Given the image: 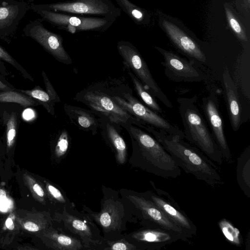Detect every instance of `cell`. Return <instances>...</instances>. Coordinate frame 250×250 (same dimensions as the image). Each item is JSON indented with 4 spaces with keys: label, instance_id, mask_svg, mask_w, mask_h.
<instances>
[{
    "label": "cell",
    "instance_id": "1",
    "mask_svg": "<svg viewBox=\"0 0 250 250\" xmlns=\"http://www.w3.org/2000/svg\"><path fill=\"white\" fill-rule=\"evenodd\" d=\"M140 128L152 135L186 173L212 188L224 184L217 165L195 146L185 141V138L147 125H141Z\"/></svg>",
    "mask_w": 250,
    "mask_h": 250
},
{
    "label": "cell",
    "instance_id": "2",
    "mask_svg": "<svg viewBox=\"0 0 250 250\" xmlns=\"http://www.w3.org/2000/svg\"><path fill=\"white\" fill-rule=\"evenodd\" d=\"M122 127L127 131L131 140L130 165L165 178L181 175V169L173 158L152 135L131 123L123 124Z\"/></svg>",
    "mask_w": 250,
    "mask_h": 250
},
{
    "label": "cell",
    "instance_id": "3",
    "mask_svg": "<svg viewBox=\"0 0 250 250\" xmlns=\"http://www.w3.org/2000/svg\"><path fill=\"white\" fill-rule=\"evenodd\" d=\"M177 102L185 139L215 164L221 165L224 160L222 153L197 106L196 97H179Z\"/></svg>",
    "mask_w": 250,
    "mask_h": 250
},
{
    "label": "cell",
    "instance_id": "4",
    "mask_svg": "<svg viewBox=\"0 0 250 250\" xmlns=\"http://www.w3.org/2000/svg\"><path fill=\"white\" fill-rule=\"evenodd\" d=\"M73 99L87 106L99 117L107 119L120 129L122 125L127 123L137 126L140 125L135 118L112 98L110 83L92 84L78 92Z\"/></svg>",
    "mask_w": 250,
    "mask_h": 250
},
{
    "label": "cell",
    "instance_id": "5",
    "mask_svg": "<svg viewBox=\"0 0 250 250\" xmlns=\"http://www.w3.org/2000/svg\"><path fill=\"white\" fill-rule=\"evenodd\" d=\"M112 98L123 109L130 114L140 124L147 125L167 133L185 138L184 132L147 106L142 104L130 88L122 87V84L110 83Z\"/></svg>",
    "mask_w": 250,
    "mask_h": 250
},
{
    "label": "cell",
    "instance_id": "6",
    "mask_svg": "<svg viewBox=\"0 0 250 250\" xmlns=\"http://www.w3.org/2000/svg\"><path fill=\"white\" fill-rule=\"evenodd\" d=\"M30 9L40 16L42 20L71 34L80 31L104 32L117 19L55 12L39 8L34 3L30 4Z\"/></svg>",
    "mask_w": 250,
    "mask_h": 250
},
{
    "label": "cell",
    "instance_id": "7",
    "mask_svg": "<svg viewBox=\"0 0 250 250\" xmlns=\"http://www.w3.org/2000/svg\"><path fill=\"white\" fill-rule=\"evenodd\" d=\"M117 47L125 68L132 72L153 97L167 107L172 108V103L157 84L146 63L135 46L129 42L121 41L117 43Z\"/></svg>",
    "mask_w": 250,
    "mask_h": 250
},
{
    "label": "cell",
    "instance_id": "8",
    "mask_svg": "<svg viewBox=\"0 0 250 250\" xmlns=\"http://www.w3.org/2000/svg\"><path fill=\"white\" fill-rule=\"evenodd\" d=\"M35 4L42 9L83 16L117 19L121 14V9L115 7L111 0H70Z\"/></svg>",
    "mask_w": 250,
    "mask_h": 250
},
{
    "label": "cell",
    "instance_id": "9",
    "mask_svg": "<svg viewBox=\"0 0 250 250\" xmlns=\"http://www.w3.org/2000/svg\"><path fill=\"white\" fill-rule=\"evenodd\" d=\"M42 21H30L23 29L24 36L35 41L60 62L71 64L72 60L63 46L62 36L47 29Z\"/></svg>",
    "mask_w": 250,
    "mask_h": 250
},
{
    "label": "cell",
    "instance_id": "10",
    "mask_svg": "<svg viewBox=\"0 0 250 250\" xmlns=\"http://www.w3.org/2000/svg\"><path fill=\"white\" fill-rule=\"evenodd\" d=\"M153 190L147 191L146 195L174 223L180 228L189 239L196 234L197 228L185 212L181 209L173 197L167 191L157 188L150 181Z\"/></svg>",
    "mask_w": 250,
    "mask_h": 250
},
{
    "label": "cell",
    "instance_id": "11",
    "mask_svg": "<svg viewBox=\"0 0 250 250\" xmlns=\"http://www.w3.org/2000/svg\"><path fill=\"white\" fill-rule=\"evenodd\" d=\"M127 197L137 211L143 226L174 231L187 237L182 229L171 221L145 192L134 193Z\"/></svg>",
    "mask_w": 250,
    "mask_h": 250
},
{
    "label": "cell",
    "instance_id": "12",
    "mask_svg": "<svg viewBox=\"0 0 250 250\" xmlns=\"http://www.w3.org/2000/svg\"><path fill=\"white\" fill-rule=\"evenodd\" d=\"M129 240L139 250H160L178 240L188 241L184 235L174 231L158 228L146 227L129 234Z\"/></svg>",
    "mask_w": 250,
    "mask_h": 250
},
{
    "label": "cell",
    "instance_id": "13",
    "mask_svg": "<svg viewBox=\"0 0 250 250\" xmlns=\"http://www.w3.org/2000/svg\"><path fill=\"white\" fill-rule=\"evenodd\" d=\"M30 5L23 0H0V39L10 42L18 27L30 10Z\"/></svg>",
    "mask_w": 250,
    "mask_h": 250
},
{
    "label": "cell",
    "instance_id": "14",
    "mask_svg": "<svg viewBox=\"0 0 250 250\" xmlns=\"http://www.w3.org/2000/svg\"><path fill=\"white\" fill-rule=\"evenodd\" d=\"M202 106L212 130V135L224 160L228 164L232 163V155L224 133V125L219 111L216 95L211 92L202 99Z\"/></svg>",
    "mask_w": 250,
    "mask_h": 250
},
{
    "label": "cell",
    "instance_id": "15",
    "mask_svg": "<svg viewBox=\"0 0 250 250\" xmlns=\"http://www.w3.org/2000/svg\"><path fill=\"white\" fill-rule=\"evenodd\" d=\"M163 55L165 74L169 79L176 82H199L204 75L194 66V61H188L176 54L157 48Z\"/></svg>",
    "mask_w": 250,
    "mask_h": 250
},
{
    "label": "cell",
    "instance_id": "16",
    "mask_svg": "<svg viewBox=\"0 0 250 250\" xmlns=\"http://www.w3.org/2000/svg\"><path fill=\"white\" fill-rule=\"evenodd\" d=\"M87 219L95 222L107 233L119 230L122 224L124 209L122 204L113 198H104L100 211L95 212L83 206Z\"/></svg>",
    "mask_w": 250,
    "mask_h": 250
},
{
    "label": "cell",
    "instance_id": "17",
    "mask_svg": "<svg viewBox=\"0 0 250 250\" xmlns=\"http://www.w3.org/2000/svg\"><path fill=\"white\" fill-rule=\"evenodd\" d=\"M58 217L66 229L79 236L82 241L84 249H96L103 244L101 238L93 231L92 229V222H87L74 215L70 214L64 207L61 213L58 214Z\"/></svg>",
    "mask_w": 250,
    "mask_h": 250
},
{
    "label": "cell",
    "instance_id": "18",
    "mask_svg": "<svg viewBox=\"0 0 250 250\" xmlns=\"http://www.w3.org/2000/svg\"><path fill=\"white\" fill-rule=\"evenodd\" d=\"M100 123L103 137L114 153L116 162L125 164L127 158V146L120 134L121 129L104 117H100Z\"/></svg>",
    "mask_w": 250,
    "mask_h": 250
},
{
    "label": "cell",
    "instance_id": "19",
    "mask_svg": "<svg viewBox=\"0 0 250 250\" xmlns=\"http://www.w3.org/2000/svg\"><path fill=\"white\" fill-rule=\"evenodd\" d=\"M223 83L232 130L237 131L241 124V110L237 87L228 68L224 70Z\"/></svg>",
    "mask_w": 250,
    "mask_h": 250
},
{
    "label": "cell",
    "instance_id": "20",
    "mask_svg": "<svg viewBox=\"0 0 250 250\" xmlns=\"http://www.w3.org/2000/svg\"><path fill=\"white\" fill-rule=\"evenodd\" d=\"M163 25L172 42L179 49L198 61L206 62L204 53L192 39L169 21L164 20Z\"/></svg>",
    "mask_w": 250,
    "mask_h": 250
},
{
    "label": "cell",
    "instance_id": "21",
    "mask_svg": "<svg viewBox=\"0 0 250 250\" xmlns=\"http://www.w3.org/2000/svg\"><path fill=\"white\" fill-rule=\"evenodd\" d=\"M65 114L71 122L80 129L90 131L93 135L97 133L100 126V117L92 110L64 104Z\"/></svg>",
    "mask_w": 250,
    "mask_h": 250
},
{
    "label": "cell",
    "instance_id": "22",
    "mask_svg": "<svg viewBox=\"0 0 250 250\" xmlns=\"http://www.w3.org/2000/svg\"><path fill=\"white\" fill-rule=\"evenodd\" d=\"M236 175L237 183L244 194L250 197V146L237 159Z\"/></svg>",
    "mask_w": 250,
    "mask_h": 250
},
{
    "label": "cell",
    "instance_id": "23",
    "mask_svg": "<svg viewBox=\"0 0 250 250\" xmlns=\"http://www.w3.org/2000/svg\"><path fill=\"white\" fill-rule=\"evenodd\" d=\"M53 247L60 250H80L84 249L82 241L63 231L53 230L48 233Z\"/></svg>",
    "mask_w": 250,
    "mask_h": 250
},
{
    "label": "cell",
    "instance_id": "24",
    "mask_svg": "<svg viewBox=\"0 0 250 250\" xmlns=\"http://www.w3.org/2000/svg\"><path fill=\"white\" fill-rule=\"evenodd\" d=\"M125 69L131 79L136 93L145 105L158 114H163V111L160 106L154 97L145 88L142 82L130 69L128 68Z\"/></svg>",
    "mask_w": 250,
    "mask_h": 250
},
{
    "label": "cell",
    "instance_id": "25",
    "mask_svg": "<svg viewBox=\"0 0 250 250\" xmlns=\"http://www.w3.org/2000/svg\"><path fill=\"white\" fill-rule=\"evenodd\" d=\"M218 226L226 240L236 246H240L243 243L239 230L225 218L218 222Z\"/></svg>",
    "mask_w": 250,
    "mask_h": 250
},
{
    "label": "cell",
    "instance_id": "26",
    "mask_svg": "<svg viewBox=\"0 0 250 250\" xmlns=\"http://www.w3.org/2000/svg\"><path fill=\"white\" fill-rule=\"evenodd\" d=\"M71 143V137L65 128L61 130L56 138L54 146L55 157L58 160L63 159L68 153Z\"/></svg>",
    "mask_w": 250,
    "mask_h": 250
},
{
    "label": "cell",
    "instance_id": "27",
    "mask_svg": "<svg viewBox=\"0 0 250 250\" xmlns=\"http://www.w3.org/2000/svg\"><path fill=\"white\" fill-rule=\"evenodd\" d=\"M119 7L133 20L142 22L144 18L143 11L129 0H115Z\"/></svg>",
    "mask_w": 250,
    "mask_h": 250
},
{
    "label": "cell",
    "instance_id": "28",
    "mask_svg": "<svg viewBox=\"0 0 250 250\" xmlns=\"http://www.w3.org/2000/svg\"><path fill=\"white\" fill-rule=\"evenodd\" d=\"M0 102L15 103L23 106H29L35 104V102L19 93L6 91L0 93Z\"/></svg>",
    "mask_w": 250,
    "mask_h": 250
},
{
    "label": "cell",
    "instance_id": "29",
    "mask_svg": "<svg viewBox=\"0 0 250 250\" xmlns=\"http://www.w3.org/2000/svg\"><path fill=\"white\" fill-rule=\"evenodd\" d=\"M23 92L42 103H46L47 109L52 115H54L53 105L56 102L48 92H46L41 89L36 88L31 90L23 91Z\"/></svg>",
    "mask_w": 250,
    "mask_h": 250
},
{
    "label": "cell",
    "instance_id": "30",
    "mask_svg": "<svg viewBox=\"0 0 250 250\" xmlns=\"http://www.w3.org/2000/svg\"><path fill=\"white\" fill-rule=\"evenodd\" d=\"M225 11L228 21L232 30L239 39L244 41L247 42L248 38L244 30L231 11L227 7L225 8Z\"/></svg>",
    "mask_w": 250,
    "mask_h": 250
},
{
    "label": "cell",
    "instance_id": "31",
    "mask_svg": "<svg viewBox=\"0 0 250 250\" xmlns=\"http://www.w3.org/2000/svg\"><path fill=\"white\" fill-rule=\"evenodd\" d=\"M106 244L107 247L104 248V250H137V246L132 243L127 241L125 238L116 241L107 240Z\"/></svg>",
    "mask_w": 250,
    "mask_h": 250
},
{
    "label": "cell",
    "instance_id": "32",
    "mask_svg": "<svg viewBox=\"0 0 250 250\" xmlns=\"http://www.w3.org/2000/svg\"><path fill=\"white\" fill-rule=\"evenodd\" d=\"M47 189L53 199L59 204H61L63 208H67L71 204L63 192H62L58 188L50 184H47Z\"/></svg>",
    "mask_w": 250,
    "mask_h": 250
},
{
    "label": "cell",
    "instance_id": "33",
    "mask_svg": "<svg viewBox=\"0 0 250 250\" xmlns=\"http://www.w3.org/2000/svg\"><path fill=\"white\" fill-rule=\"evenodd\" d=\"M6 139L7 146L10 147L14 143L16 135V119L12 115L7 123Z\"/></svg>",
    "mask_w": 250,
    "mask_h": 250
},
{
    "label": "cell",
    "instance_id": "34",
    "mask_svg": "<svg viewBox=\"0 0 250 250\" xmlns=\"http://www.w3.org/2000/svg\"><path fill=\"white\" fill-rule=\"evenodd\" d=\"M0 59L14 65L15 61L12 57L1 46H0Z\"/></svg>",
    "mask_w": 250,
    "mask_h": 250
},
{
    "label": "cell",
    "instance_id": "35",
    "mask_svg": "<svg viewBox=\"0 0 250 250\" xmlns=\"http://www.w3.org/2000/svg\"><path fill=\"white\" fill-rule=\"evenodd\" d=\"M24 228L32 232L38 231L40 230V227L36 223L32 222H27L24 224Z\"/></svg>",
    "mask_w": 250,
    "mask_h": 250
},
{
    "label": "cell",
    "instance_id": "36",
    "mask_svg": "<svg viewBox=\"0 0 250 250\" xmlns=\"http://www.w3.org/2000/svg\"><path fill=\"white\" fill-rule=\"evenodd\" d=\"M33 189L34 192L39 197L43 198L44 196V191L39 184H34L33 187Z\"/></svg>",
    "mask_w": 250,
    "mask_h": 250
},
{
    "label": "cell",
    "instance_id": "37",
    "mask_svg": "<svg viewBox=\"0 0 250 250\" xmlns=\"http://www.w3.org/2000/svg\"><path fill=\"white\" fill-rule=\"evenodd\" d=\"M22 116L25 120L28 121L35 116V114L32 109H27L23 112Z\"/></svg>",
    "mask_w": 250,
    "mask_h": 250
},
{
    "label": "cell",
    "instance_id": "38",
    "mask_svg": "<svg viewBox=\"0 0 250 250\" xmlns=\"http://www.w3.org/2000/svg\"><path fill=\"white\" fill-rule=\"evenodd\" d=\"M5 226L10 230H13L14 228V224L11 218H8L5 221Z\"/></svg>",
    "mask_w": 250,
    "mask_h": 250
},
{
    "label": "cell",
    "instance_id": "39",
    "mask_svg": "<svg viewBox=\"0 0 250 250\" xmlns=\"http://www.w3.org/2000/svg\"><path fill=\"white\" fill-rule=\"evenodd\" d=\"M246 250H250V230H249L247 233L246 240Z\"/></svg>",
    "mask_w": 250,
    "mask_h": 250
},
{
    "label": "cell",
    "instance_id": "40",
    "mask_svg": "<svg viewBox=\"0 0 250 250\" xmlns=\"http://www.w3.org/2000/svg\"><path fill=\"white\" fill-rule=\"evenodd\" d=\"M10 89V88L7 87V85H6L0 80V90H8Z\"/></svg>",
    "mask_w": 250,
    "mask_h": 250
},
{
    "label": "cell",
    "instance_id": "41",
    "mask_svg": "<svg viewBox=\"0 0 250 250\" xmlns=\"http://www.w3.org/2000/svg\"><path fill=\"white\" fill-rule=\"evenodd\" d=\"M6 197V193L4 190L0 189V199Z\"/></svg>",
    "mask_w": 250,
    "mask_h": 250
},
{
    "label": "cell",
    "instance_id": "42",
    "mask_svg": "<svg viewBox=\"0 0 250 250\" xmlns=\"http://www.w3.org/2000/svg\"><path fill=\"white\" fill-rule=\"evenodd\" d=\"M248 2L250 3V0H247Z\"/></svg>",
    "mask_w": 250,
    "mask_h": 250
}]
</instances>
